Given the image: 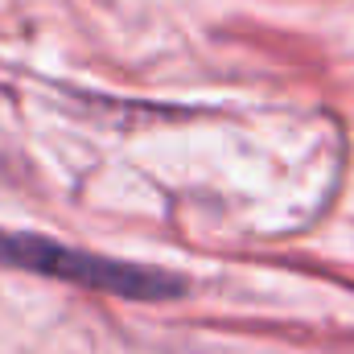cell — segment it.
Wrapping results in <instances>:
<instances>
[{
    "mask_svg": "<svg viewBox=\"0 0 354 354\" xmlns=\"http://www.w3.org/2000/svg\"><path fill=\"white\" fill-rule=\"evenodd\" d=\"M0 264L25 268V272L50 276V280H66V284H79L91 292L124 297V301H174V297H185V288H189L177 272H165V268L95 256L83 248L58 243L50 235L4 231V227H0Z\"/></svg>",
    "mask_w": 354,
    "mask_h": 354,
    "instance_id": "cell-1",
    "label": "cell"
}]
</instances>
